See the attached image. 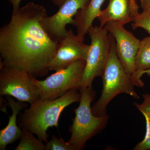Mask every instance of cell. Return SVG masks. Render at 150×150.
Masks as SVG:
<instances>
[{
    "label": "cell",
    "instance_id": "cell-1",
    "mask_svg": "<svg viewBox=\"0 0 150 150\" xmlns=\"http://www.w3.org/2000/svg\"><path fill=\"white\" fill-rule=\"evenodd\" d=\"M46 8L33 2L12 14L0 29V64L26 71L36 78L47 74L58 42L52 40L41 24Z\"/></svg>",
    "mask_w": 150,
    "mask_h": 150
},
{
    "label": "cell",
    "instance_id": "cell-2",
    "mask_svg": "<svg viewBox=\"0 0 150 150\" xmlns=\"http://www.w3.org/2000/svg\"><path fill=\"white\" fill-rule=\"evenodd\" d=\"M81 96L80 90L74 88L52 100H42L38 98L30 104L29 108L20 114L18 124L21 128L27 129L36 135L39 139L46 143L48 128H58L62 111L72 103L79 102Z\"/></svg>",
    "mask_w": 150,
    "mask_h": 150
},
{
    "label": "cell",
    "instance_id": "cell-3",
    "mask_svg": "<svg viewBox=\"0 0 150 150\" xmlns=\"http://www.w3.org/2000/svg\"><path fill=\"white\" fill-rule=\"evenodd\" d=\"M101 77L102 91L100 97L91 107L93 115L99 117L107 114L108 105L119 94H127L136 99L140 98L134 88L132 74L126 72L118 59L115 39L111 34L109 54Z\"/></svg>",
    "mask_w": 150,
    "mask_h": 150
},
{
    "label": "cell",
    "instance_id": "cell-4",
    "mask_svg": "<svg viewBox=\"0 0 150 150\" xmlns=\"http://www.w3.org/2000/svg\"><path fill=\"white\" fill-rule=\"evenodd\" d=\"M79 90L81 94L79 105L74 110L75 117L69 128L71 137L67 142L74 150L84 148L88 140L106 127L109 119L107 114L98 117L93 114L91 104L95 98L96 93L92 86Z\"/></svg>",
    "mask_w": 150,
    "mask_h": 150
},
{
    "label": "cell",
    "instance_id": "cell-5",
    "mask_svg": "<svg viewBox=\"0 0 150 150\" xmlns=\"http://www.w3.org/2000/svg\"><path fill=\"white\" fill-rule=\"evenodd\" d=\"M85 65L86 60H80L55 72L44 80H38L33 77V83L39 89V98L52 100L73 89H80Z\"/></svg>",
    "mask_w": 150,
    "mask_h": 150
},
{
    "label": "cell",
    "instance_id": "cell-6",
    "mask_svg": "<svg viewBox=\"0 0 150 150\" xmlns=\"http://www.w3.org/2000/svg\"><path fill=\"white\" fill-rule=\"evenodd\" d=\"M91 40L82 79L81 87L92 86L97 77L101 76L109 54L110 34L105 26H92L88 32Z\"/></svg>",
    "mask_w": 150,
    "mask_h": 150
},
{
    "label": "cell",
    "instance_id": "cell-7",
    "mask_svg": "<svg viewBox=\"0 0 150 150\" xmlns=\"http://www.w3.org/2000/svg\"><path fill=\"white\" fill-rule=\"evenodd\" d=\"M33 78L26 71L0 64V95L33 103L39 98V89Z\"/></svg>",
    "mask_w": 150,
    "mask_h": 150
},
{
    "label": "cell",
    "instance_id": "cell-8",
    "mask_svg": "<svg viewBox=\"0 0 150 150\" xmlns=\"http://www.w3.org/2000/svg\"><path fill=\"white\" fill-rule=\"evenodd\" d=\"M105 26L114 37L116 54L121 64L126 72L132 74L137 71L136 58L140 40L120 23L109 22Z\"/></svg>",
    "mask_w": 150,
    "mask_h": 150
},
{
    "label": "cell",
    "instance_id": "cell-9",
    "mask_svg": "<svg viewBox=\"0 0 150 150\" xmlns=\"http://www.w3.org/2000/svg\"><path fill=\"white\" fill-rule=\"evenodd\" d=\"M91 0H68L56 13L44 17L41 24L51 39L59 43L67 35V25H74V17L78 11L88 6Z\"/></svg>",
    "mask_w": 150,
    "mask_h": 150
},
{
    "label": "cell",
    "instance_id": "cell-10",
    "mask_svg": "<svg viewBox=\"0 0 150 150\" xmlns=\"http://www.w3.org/2000/svg\"><path fill=\"white\" fill-rule=\"evenodd\" d=\"M83 41L75 35L72 30H68L66 37L58 43L56 53L49 64V71H57L78 61L86 60L90 45H86Z\"/></svg>",
    "mask_w": 150,
    "mask_h": 150
},
{
    "label": "cell",
    "instance_id": "cell-11",
    "mask_svg": "<svg viewBox=\"0 0 150 150\" xmlns=\"http://www.w3.org/2000/svg\"><path fill=\"white\" fill-rule=\"evenodd\" d=\"M139 13L137 1L133 0H108L107 7L101 10L97 17L100 26L104 27L107 23L116 21L125 25L132 22Z\"/></svg>",
    "mask_w": 150,
    "mask_h": 150
},
{
    "label": "cell",
    "instance_id": "cell-12",
    "mask_svg": "<svg viewBox=\"0 0 150 150\" xmlns=\"http://www.w3.org/2000/svg\"><path fill=\"white\" fill-rule=\"evenodd\" d=\"M7 102L6 105L12 111V114L9 116L7 126L0 131V150H5L7 146L16 142L21 138L22 129L17 125V117L20 112L27 107L25 102L17 100L16 101L13 97L8 96H5Z\"/></svg>",
    "mask_w": 150,
    "mask_h": 150
},
{
    "label": "cell",
    "instance_id": "cell-13",
    "mask_svg": "<svg viewBox=\"0 0 150 150\" xmlns=\"http://www.w3.org/2000/svg\"><path fill=\"white\" fill-rule=\"evenodd\" d=\"M105 0H91L87 6L80 10L74 17V26L76 28V35L83 40L93 23L97 18Z\"/></svg>",
    "mask_w": 150,
    "mask_h": 150
},
{
    "label": "cell",
    "instance_id": "cell-14",
    "mask_svg": "<svg viewBox=\"0 0 150 150\" xmlns=\"http://www.w3.org/2000/svg\"><path fill=\"white\" fill-rule=\"evenodd\" d=\"M144 101L142 104L134 103V105L142 112L146 120V134L144 139L134 147V150H150V94L143 95Z\"/></svg>",
    "mask_w": 150,
    "mask_h": 150
},
{
    "label": "cell",
    "instance_id": "cell-15",
    "mask_svg": "<svg viewBox=\"0 0 150 150\" xmlns=\"http://www.w3.org/2000/svg\"><path fill=\"white\" fill-rule=\"evenodd\" d=\"M136 66L137 71L150 69V35L140 40L136 56Z\"/></svg>",
    "mask_w": 150,
    "mask_h": 150
},
{
    "label": "cell",
    "instance_id": "cell-16",
    "mask_svg": "<svg viewBox=\"0 0 150 150\" xmlns=\"http://www.w3.org/2000/svg\"><path fill=\"white\" fill-rule=\"evenodd\" d=\"M22 129V133L20 141L15 150H46L45 145L43 141L35 138L34 134L24 128Z\"/></svg>",
    "mask_w": 150,
    "mask_h": 150
},
{
    "label": "cell",
    "instance_id": "cell-17",
    "mask_svg": "<svg viewBox=\"0 0 150 150\" xmlns=\"http://www.w3.org/2000/svg\"><path fill=\"white\" fill-rule=\"evenodd\" d=\"M132 27L134 30L142 28L150 35V16L144 12L139 13L134 18L132 22Z\"/></svg>",
    "mask_w": 150,
    "mask_h": 150
},
{
    "label": "cell",
    "instance_id": "cell-18",
    "mask_svg": "<svg viewBox=\"0 0 150 150\" xmlns=\"http://www.w3.org/2000/svg\"><path fill=\"white\" fill-rule=\"evenodd\" d=\"M46 150H74L73 148L68 143L64 141L62 138H57L55 136L49 142H46Z\"/></svg>",
    "mask_w": 150,
    "mask_h": 150
},
{
    "label": "cell",
    "instance_id": "cell-19",
    "mask_svg": "<svg viewBox=\"0 0 150 150\" xmlns=\"http://www.w3.org/2000/svg\"><path fill=\"white\" fill-rule=\"evenodd\" d=\"M146 74L147 75H148L150 77V69L145 71H137L135 72V73L133 74V76L134 78L136 79L137 81H141V77L143 75Z\"/></svg>",
    "mask_w": 150,
    "mask_h": 150
},
{
    "label": "cell",
    "instance_id": "cell-20",
    "mask_svg": "<svg viewBox=\"0 0 150 150\" xmlns=\"http://www.w3.org/2000/svg\"><path fill=\"white\" fill-rule=\"evenodd\" d=\"M12 6V14L16 13L19 9L20 5L22 0H8Z\"/></svg>",
    "mask_w": 150,
    "mask_h": 150
},
{
    "label": "cell",
    "instance_id": "cell-21",
    "mask_svg": "<svg viewBox=\"0 0 150 150\" xmlns=\"http://www.w3.org/2000/svg\"><path fill=\"white\" fill-rule=\"evenodd\" d=\"M142 8L143 12L150 16V0H146Z\"/></svg>",
    "mask_w": 150,
    "mask_h": 150
},
{
    "label": "cell",
    "instance_id": "cell-22",
    "mask_svg": "<svg viewBox=\"0 0 150 150\" xmlns=\"http://www.w3.org/2000/svg\"><path fill=\"white\" fill-rule=\"evenodd\" d=\"M51 1L55 6L60 8L68 0H51Z\"/></svg>",
    "mask_w": 150,
    "mask_h": 150
},
{
    "label": "cell",
    "instance_id": "cell-23",
    "mask_svg": "<svg viewBox=\"0 0 150 150\" xmlns=\"http://www.w3.org/2000/svg\"><path fill=\"white\" fill-rule=\"evenodd\" d=\"M145 1H146V0H140V2H141V6H143V5L144 4V3L145 2Z\"/></svg>",
    "mask_w": 150,
    "mask_h": 150
},
{
    "label": "cell",
    "instance_id": "cell-24",
    "mask_svg": "<svg viewBox=\"0 0 150 150\" xmlns=\"http://www.w3.org/2000/svg\"><path fill=\"white\" fill-rule=\"evenodd\" d=\"M133 1H136V0H133Z\"/></svg>",
    "mask_w": 150,
    "mask_h": 150
}]
</instances>
